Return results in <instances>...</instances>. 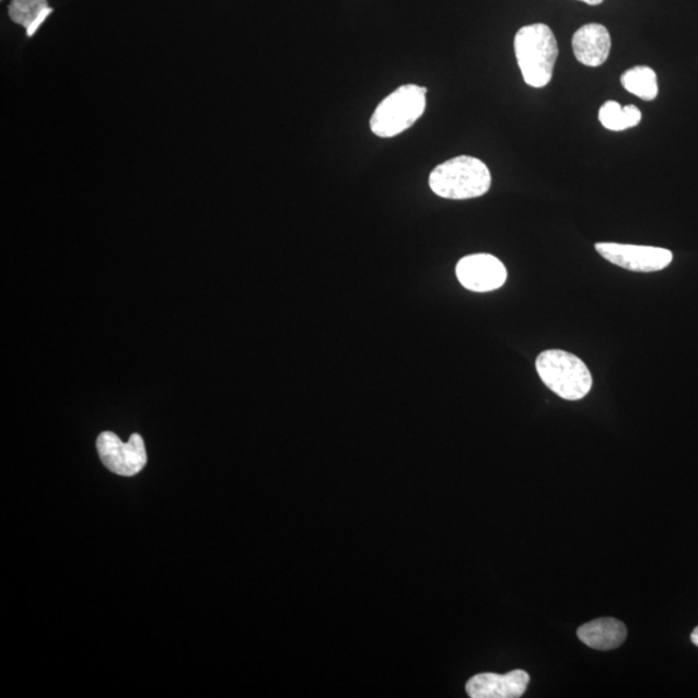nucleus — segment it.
I'll use <instances>...</instances> for the list:
<instances>
[{"mask_svg": "<svg viewBox=\"0 0 698 698\" xmlns=\"http://www.w3.org/2000/svg\"><path fill=\"white\" fill-rule=\"evenodd\" d=\"M515 55L526 84L543 89L551 82L559 47L550 27L533 24L520 28L515 35Z\"/></svg>", "mask_w": 698, "mask_h": 698, "instance_id": "f257e3e1", "label": "nucleus"}, {"mask_svg": "<svg viewBox=\"0 0 698 698\" xmlns=\"http://www.w3.org/2000/svg\"><path fill=\"white\" fill-rule=\"evenodd\" d=\"M491 185L488 166L475 156L459 155L441 163L430 175L433 194L447 199H472L487 194Z\"/></svg>", "mask_w": 698, "mask_h": 698, "instance_id": "f03ea898", "label": "nucleus"}, {"mask_svg": "<svg viewBox=\"0 0 698 698\" xmlns=\"http://www.w3.org/2000/svg\"><path fill=\"white\" fill-rule=\"evenodd\" d=\"M536 368L545 386L565 400H582L593 387V376L586 363L561 349H547L540 353Z\"/></svg>", "mask_w": 698, "mask_h": 698, "instance_id": "7ed1b4c3", "label": "nucleus"}, {"mask_svg": "<svg viewBox=\"0 0 698 698\" xmlns=\"http://www.w3.org/2000/svg\"><path fill=\"white\" fill-rule=\"evenodd\" d=\"M426 103V88L417 84L402 85L376 106L370 119V128L376 137L395 138L409 130L423 116Z\"/></svg>", "mask_w": 698, "mask_h": 698, "instance_id": "20e7f679", "label": "nucleus"}, {"mask_svg": "<svg viewBox=\"0 0 698 698\" xmlns=\"http://www.w3.org/2000/svg\"><path fill=\"white\" fill-rule=\"evenodd\" d=\"M96 447L103 465L113 474L135 476L147 465V449L139 433H133L130 440L124 443L116 433L105 431L97 438Z\"/></svg>", "mask_w": 698, "mask_h": 698, "instance_id": "39448f33", "label": "nucleus"}, {"mask_svg": "<svg viewBox=\"0 0 698 698\" xmlns=\"http://www.w3.org/2000/svg\"><path fill=\"white\" fill-rule=\"evenodd\" d=\"M595 248L612 265L632 270V272H659V270L671 266L674 258L671 251L662 247L601 242V244L595 245Z\"/></svg>", "mask_w": 698, "mask_h": 698, "instance_id": "423d86ee", "label": "nucleus"}, {"mask_svg": "<svg viewBox=\"0 0 698 698\" xmlns=\"http://www.w3.org/2000/svg\"><path fill=\"white\" fill-rule=\"evenodd\" d=\"M463 288L475 293H488L503 287L508 270L500 259L489 254L465 256L455 268Z\"/></svg>", "mask_w": 698, "mask_h": 698, "instance_id": "0eeeda50", "label": "nucleus"}, {"mask_svg": "<svg viewBox=\"0 0 698 698\" xmlns=\"http://www.w3.org/2000/svg\"><path fill=\"white\" fill-rule=\"evenodd\" d=\"M530 674L514 671L508 674L482 673L467 682L466 690L473 698H519L528 688Z\"/></svg>", "mask_w": 698, "mask_h": 698, "instance_id": "6e6552de", "label": "nucleus"}, {"mask_svg": "<svg viewBox=\"0 0 698 698\" xmlns=\"http://www.w3.org/2000/svg\"><path fill=\"white\" fill-rule=\"evenodd\" d=\"M575 59L583 66L597 68L608 60L612 47L610 34L601 24L583 25L573 35Z\"/></svg>", "mask_w": 698, "mask_h": 698, "instance_id": "1a4fd4ad", "label": "nucleus"}, {"mask_svg": "<svg viewBox=\"0 0 698 698\" xmlns=\"http://www.w3.org/2000/svg\"><path fill=\"white\" fill-rule=\"evenodd\" d=\"M577 636L593 650L610 651L625 642L628 629L616 618H600L582 625Z\"/></svg>", "mask_w": 698, "mask_h": 698, "instance_id": "9d476101", "label": "nucleus"}, {"mask_svg": "<svg viewBox=\"0 0 698 698\" xmlns=\"http://www.w3.org/2000/svg\"><path fill=\"white\" fill-rule=\"evenodd\" d=\"M54 10L49 9L47 0H12L9 7L10 18L13 23H16L26 28L28 37H33L35 33L49 13Z\"/></svg>", "mask_w": 698, "mask_h": 698, "instance_id": "9b49d317", "label": "nucleus"}, {"mask_svg": "<svg viewBox=\"0 0 698 698\" xmlns=\"http://www.w3.org/2000/svg\"><path fill=\"white\" fill-rule=\"evenodd\" d=\"M642 112L636 105L607 102L600 110L601 124L610 131H625L642 123Z\"/></svg>", "mask_w": 698, "mask_h": 698, "instance_id": "f8f14e48", "label": "nucleus"}, {"mask_svg": "<svg viewBox=\"0 0 698 698\" xmlns=\"http://www.w3.org/2000/svg\"><path fill=\"white\" fill-rule=\"evenodd\" d=\"M621 84L626 91L645 102H652L659 95L658 75L650 67H636L626 70L621 75Z\"/></svg>", "mask_w": 698, "mask_h": 698, "instance_id": "ddd939ff", "label": "nucleus"}, {"mask_svg": "<svg viewBox=\"0 0 698 698\" xmlns=\"http://www.w3.org/2000/svg\"><path fill=\"white\" fill-rule=\"evenodd\" d=\"M580 2L586 3L589 5H600L604 2V0H580Z\"/></svg>", "mask_w": 698, "mask_h": 698, "instance_id": "4468645a", "label": "nucleus"}, {"mask_svg": "<svg viewBox=\"0 0 698 698\" xmlns=\"http://www.w3.org/2000/svg\"><path fill=\"white\" fill-rule=\"evenodd\" d=\"M690 640H693V643L698 647V628L690 633Z\"/></svg>", "mask_w": 698, "mask_h": 698, "instance_id": "2eb2a0df", "label": "nucleus"}]
</instances>
